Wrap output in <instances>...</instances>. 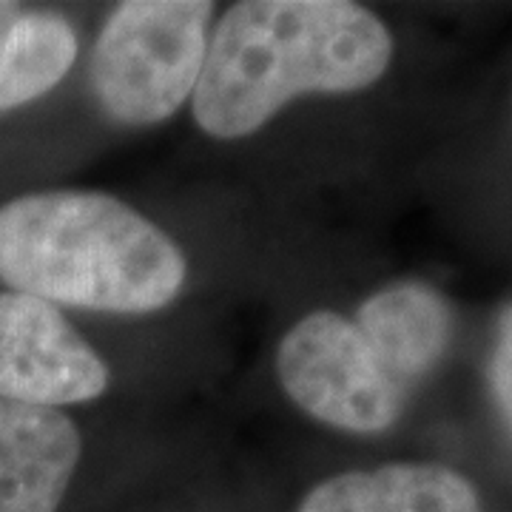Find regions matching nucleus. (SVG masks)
<instances>
[{"label": "nucleus", "instance_id": "f257e3e1", "mask_svg": "<svg viewBox=\"0 0 512 512\" xmlns=\"http://www.w3.org/2000/svg\"><path fill=\"white\" fill-rule=\"evenodd\" d=\"M390 57L387 26L359 3H237L208 40L194 117L211 137L239 140L265 126L293 97L373 86Z\"/></svg>", "mask_w": 512, "mask_h": 512}, {"label": "nucleus", "instance_id": "f03ea898", "mask_svg": "<svg viewBox=\"0 0 512 512\" xmlns=\"http://www.w3.org/2000/svg\"><path fill=\"white\" fill-rule=\"evenodd\" d=\"M0 282L49 305L151 313L183 291L185 256L111 194L43 191L0 208Z\"/></svg>", "mask_w": 512, "mask_h": 512}, {"label": "nucleus", "instance_id": "7ed1b4c3", "mask_svg": "<svg viewBox=\"0 0 512 512\" xmlns=\"http://www.w3.org/2000/svg\"><path fill=\"white\" fill-rule=\"evenodd\" d=\"M205 0H126L97 37L92 89L111 120L154 126L200 83L208 52Z\"/></svg>", "mask_w": 512, "mask_h": 512}, {"label": "nucleus", "instance_id": "20e7f679", "mask_svg": "<svg viewBox=\"0 0 512 512\" xmlns=\"http://www.w3.org/2000/svg\"><path fill=\"white\" fill-rule=\"evenodd\" d=\"M285 393L308 416L348 433H382L402 416L404 390L362 330L333 311L296 322L276 353Z\"/></svg>", "mask_w": 512, "mask_h": 512}, {"label": "nucleus", "instance_id": "39448f33", "mask_svg": "<svg viewBox=\"0 0 512 512\" xmlns=\"http://www.w3.org/2000/svg\"><path fill=\"white\" fill-rule=\"evenodd\" d=\"M109 387V367L55 305L0 291V399L60 407L92 402Z\"/></svg>", "mask_w": 512, "mask_h": 512}, {"label": "nucleus", "instance_id": "423d86ee", "mask_svg": "<svg viewBox=\"0 0 512 512\" xmlns=\"http://www.w3.org/2000/svg\"><path fill=\"white\" fill-rule=\"evenodd\" d=\"M80 464V433L55 407L0 399V512H57Z\"/></svg>", "mask_w": 512, "mask_h": 512}, {"label": "nucleus", "instance_id": "0eeeda50", "mask_svg": "<svg viewBox=\"0 0 512 512\" xmlns=\"http://www.w3.org/2000/svg\"><path fill=\"white\" fill-rule=\"evenodd\" d=\"M299 512H481V501L450 467L384 464L316 484Z\"/></svg>", "mask_w": 512, "mask_h": 512}, {"label": "nucleus", "instance_id": "6e6552de", "mask_svg": "<svg viewBox=\"0 0 512 512\" xmlns=\"http://www.w3.org/2000/svg\"><path fill=\"white\" fill-rule=\"evenodd\" d=\"M353 325L404 390L439 362L450 342V308L439 291L421 282H399L373 293Z\"/></svg>", "mask_w": 512, "mask_h": 512}, {"label": "nucleus", "instance_id": "1a4fd4ad", "mask_svg": "<svg viewBox=\"0 0 512 512\" xmlns=\"http://www.w3.org/2000/svg\"><path fill=\"white\" fill-rule=\"evenodd\" d=\"M74 57L77 35L69 20L55 12H20L0 43V114L52 92Z\"/></svg>", "mask_w": 512, "mask_h": 512}, {"label": "nucleus", "instance_id": "9d476101", "mask_svg": "<svg viewBox=\"0 0 512 512\" xmlns=\"http://www.w3.org/2000/svg\"><path fill=\"white\" fill-rule=\"evenodd\" d=\"M490 382H493L495 399L512 427V308L504 313L498 328V342L490 362Z\"/></svg>", "mask_w": 512, "mask_h": 512}, {"label": "nucleus", "instance_id": "9b49d317", "mask_svg": "<svg viewBox=\"0 0 512 512\" xmlns=\"http://www.w3.org/2000/svg\"><path fill=\"white\" fill-rule=\"evenodd\" d=\"M20 9L18 3H3L0 0V43H3V37H6V32L12 29V23L20 18Z\"/></svg>", "mask_w": 512, "mask_h": 512}]
</instances>
